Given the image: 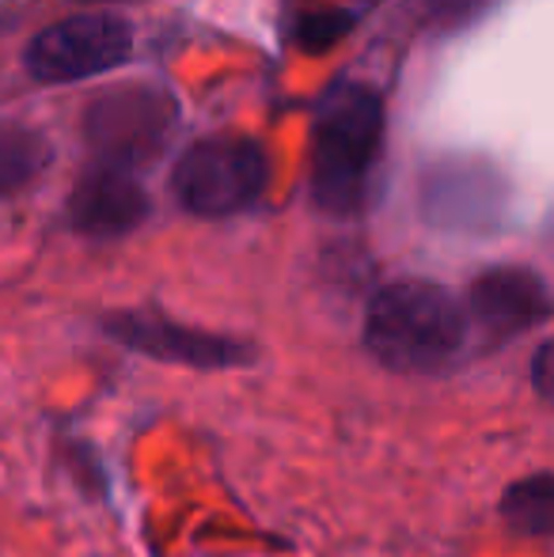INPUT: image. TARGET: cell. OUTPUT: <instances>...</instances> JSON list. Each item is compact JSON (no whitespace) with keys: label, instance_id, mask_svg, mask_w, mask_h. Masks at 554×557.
I'll list each match as a JSON object with an SVG mask.
<instances>
[{"label":"cell","instance_id":"8fae6325","mask_svg":"<svg viewBox=\"0 0 554 557\" xmlns=\"http://www.w3.org/2000/svg\"><path fill=\"white\" fill-rule=\"evenodd\" d=\"M50 163V140L20 122H0V201L35 183Z\"/></svg>","mask_w":554,"mask_h":557},{"label":"cell","instance_id":"5b68a950","mask_svg":"<svg viewBox=\"0 0 554 557\" xmlns=\"http://www.w3.org/2000/svg\"><path fill=\"white\" fill-rule=\"evenodd\" d=\"M134 27L114 12H76L35 35L27 46V73L38 84H81L126 65Z\"/></svg>","mask_w":554,"mask_h":557},{"label":"cell","instance_id":"6da1fadb","mask_svg":"<svg viewBox=\"0 0 554 557\" xmlns=\"http://www.w3.org/2000/svg\"><path fill=\"white\" fill-rule=\"evenodd\" d=\"M467 308L433 281H395L369 300L365 349L395 375H441L467 349Z\"/></svg>","mask_w":554,"mask_h":557},{"label":"cell","instance_id":"4fadbf2b","mask_svg":"<svg viewBox=\"0 0 554 557\" xmlns=\"http://www.w3.org/2000/svg\"><path fill=\"white\" fill-rule=\"evenodd\" d=\"M532 387H535V395H540L543 403L554 406V337H547V342L540 345V352H535Z\"/></svg>","mask_w":554,"mask_h":557},{"label":"cell","instance_id":"7c38bea8","mask_svg":"<svg viewBox=\"0 0 554 557\" xmlns=\"http://www.w3.org/2000/svg\"><path fill=\"white\" fill-rule=\"evenodd\" d=\"M421 4H426V15L433 27L459 30V27H467V23L479 20L487 8H494L497 0H421Z\"/></svg>","mask_w":554,"mask_h":557},{"label":"cell","instance_id":"52a82bcc","mask_svg":"<svg viewBox=\"0 0 554 557\" xmlns=\"http://www.w3.org/2000/svg\"><path fill=\"white\" fill-rule=\"evenodd\" d=\"M551 288L528 265H494L482 270L467 288V323L487 345H505L551 315Z\"/></svg>","mask_w":554,"mask_h":557},{"label":"cell","instance_id":"3957f363","mask_svg":"<svg viewBox=\"0 0 554 557\" xmlns=\"http://www.w3.org/2000/svg\"><path fill=\"white\" fill-rule=\"evenodd\" d=\"M270 183V156L259 140L217 133V137L194 140L171 171L175 201L190 216L221 221L251 209Z\"/></svg>","mask_w":554,"mask_h":557},{"label":"cell","instance_id":"8992f818","mask_svg":"<svg viewBox=\"0 0 554 557\" xmlns=\"http://www.w3.org/2000/svg\"><path fill=\"white\" fill-rule=\"evenodd\" d=\"M103 331L119 345L140 352V357L163 360V364L198 368V372L244 368L255 360V349L247 342H236L229 334L198 331V326H183L168 315H152V311H119V315H107Z\"/></svg>","mask_w":554,"mask_h":557},{"label":"cell","instance_id":"5bb4252c","mask_svg":"<svg viewBox=\"0 0 554 557\" xmlns=\"http://www.w3.org/2000/svg\"><path fill=\"white\" fill-rule=\"evenodd\" d=\"M96 4H111V0H96Z\"/></svg>","mask_w":554,"mask_h":557},{"label":"cell","instance_id":"30bf717a","mask_svg":"<svg viewBox=\"0 0 554 557\" xmlns=\"http://www.w3.org/2000/svg\"><path fill=\"white\" fill-rule=\"evenodd\" d=\"M502 523L513 535H554V474H528L502 493Z\"/></svg>","mask_w":554,"mask_h":557},{"label":"cell","instance_id":"277c9868","mask_svg":"<svg viewBox=\"0 0 554 557\" xmlns=\"http://www.w3.org/2000/svg\"><path fill=\"white\" fill-rule=\"evenodd\" d=\"M178 125V103L156 84H122L84 111V140L99 163L111 168H145L163 152Z\"/></svg>","mask_w":554,"mask_h":557},{"label":"cell","instance_id":"7a4b0ae2","mask_svg":"<svg viewBox=\"0 0 554 557\" xmlns=\"http://www.w3.org/2000/svg\"><path fill=\"white\" fill-rule=\"evenodd\" d=\"M384 152V99L369 84H338L319 99L311 129V201L331 216L365 209Z\"/></svg>","mask_w":554,"mask_h":557},{"label":"cell","instance_id":"ba28073f","mask_svg":"<svg viewBox=\"0 0 554 557\" xmlns=\"http://www.w3.org/2000/svg\"><path fill=\"white\" fill-rule=\"evenodd\" d=\"M421 209L429 224L448 227V232H490L502 224L505 183L487 163H436L421 183Z\"/></svg>","mask_w":554,"mask_h":557},{"label":"cell","instance_id":"9c48e42d","mask_svg":"<svg viewBox=\"0 0 554 557\" xmlns=\"http://www.w3.org/2000/svg\"><path fill=\"white\" fill-rule=\"evenodd\" d=\"M148 221V194L134 171L99 163L69 198V224L88 239H122Z\"/></svg>","mask_w":554,"mask_h":557}]
</instances>
